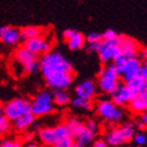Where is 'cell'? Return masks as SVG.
Returning <instances> with one entry per match:
<instances>
[{
  "mask_svg": "<svg viewBox=\"0 0 147 147\" xmlns=\"http://www.w3.org/2000/svg\"><path fill=\"white\" fill-rule=\"evenodd\" d=\"M20 30L13 26H1L0 27V41L7 46H16L21 41Z\"/></svg>",
  "mask_w": 147,
  "mask_h": 147,
  "instance_id": "obj_13",
  "label": "cell"
},
{
  "mask_svg": "<svg viewBox=\"0 0 147 147\" xmlns=\"http://www.w3.org/2000/svg\"><path fill=\"white\" fill-rule=\"evenodd\" d=\"M139 55L141 58V60H147V47H144L139 51Z\"/></svg>",
  "mask_w": 147,
  "mask_h": 147,
  "instance_id": "obj_33",
  "label": "cell"
},
{
  "mask_svg": "<svg viewBox=\"0 0 147 147\" xmlns=\"http://www.w3.org/2000/svg\"><path fill=\"white\" fill-rule=\"evenodd\" d=\"M107 146L108 145H107V142L105 140H98V141L93 142L92 146H90V147H107Z\"/></svg>",
  "mask_w": 147,
  "mask_h": 147,
  "instance_id": "obj_31",
  "label": "cell"
},
{
  "mask_svg": "<svg viewBox=\"0 0 147 147\" xmlns=\"http://www.w3.org/2000/svg\"><path fill=\"white\" fill-rule=\"evenodd\" d=\"M27 113H31V101L24 98H16L9 100L3 108V114L11 121Z\"/></svg>",
  "mask_w": 147,
  "mask_h": 147,
  "instance_id": "obj_10",
  "label": "cell"
},
{
  "mask_svg": "<svg viewBox=\"0 0 147 147\" xmlns=\"http://www.w3.org/2000/svg\"><path fill=\"white\" fill-rule=\"evenodd\" d=\"M20 33H21V38L26 41V40H30V39L42 35L44 30L38 27V26H26V27L20 30Z\"/></svg>",
  "mask_w": 147,
  "mask_h": 147,
  "instance_id": "obj_21",
  "label": "cell"
},
{
  "mask_svg": "<svg viewBox=\"0 0 147 147\" xmlns=\"http://www.w3.org/2000/svg\"><path fill=\"white\" fill-rule=\"evenodd\" d=\"M76 95L82 99L92 100L96 95V85L92 80H85L76 87Z\"/></svg>",
  "mask_w": 147,
  "mask_h": 147,
  "instance_id": "obj_17",
  "label": "cell"
},
{
  "mask_svg": "<svg viewBox=\"0 0 147 147\" xmlns=\"http://www.w3.org/2000/svg\"><path fill=\"white\" fill-rule=\"evenodd\" d=\"M3 108H4V105L0 102V114H3Z\"/></svg>",
  "mask_w": 147,
  "mask_h": 147,
  "instance_id": "obj_38",
  "label": "cell"
},
{
  "mask_svg": "<svg viewBox=\"0 0 147 147\" xmlns=\"http://www.w3.org/2000/svg\"><path fill=\"white\" fill-rule=\"evenodd\" d=\"M66 125L72 134V138L76 140L79 146L85 147L92 144L94 134L86 127V125L81 120H79L78 118H71L66 122Z\"/></svg>",
  "mask_w": 147,
  "mask_h": 147,
  "instance_id": "obj_7",
  "label": "cell"
},
{
  "mask_svg": "<svg viewBox=\"0 0 147 147\" xmlns=\"http://www.w3.org/2000/svg\"><path fill=\"white\" fill-rule=\"evenodd\" d=\"M25 147H40V146L36 144V142H34V141H28Z\"/></svg>",
  "mask_w": 147,
  "mask_h": 147,
  "instance_id": "obj_36",
  "label": "cell"
},
{
  "mask_svg": "<svg viewBox=\"0 0 147 147\" xmlns=\"http://www.w3.org/2000/svg\"><path fill=\"white\" fill-rule=\"evenodd\" d=\"M69 147H81V146H79V145H78V144H77V142H72V144H71V146H69Z\"/></svg>",
  "mask_w": 147,
  "mask_h": 147,
  "instance_id": "obj_37",
  "label": "cell"
},
{
  "mask_svg": "<svg viewBox=\"0 0 147 147\" xmlns=\"http://www.w3.org/2000/svg\"><path fill=\"white\" fill-rule=\"evenodd\" d=\"M141 114H142V117H141V120H140V121H141L142 124L147 127V111H145V112L141 113Z\"/></svg>",
  "mask_w": 147,
  "mask_h": 147,
  "instance_id": "obj_34",
  "label": "cell"
},
{
  "mask_svg": "<svg viewBox=\"0 0 147 147\" xmlns=\"http://www.w3.org/2000/svg\"><path fill=\"white\" fill-rule=\"evenodd\" d=\"M53 94V102L58 106H65L69 102L71 98H69V94L66 90H54V92L52 93Z\"/></svg>",
  "mask_w": 147,
  "mask_h": 147,
  "instance_id": "obj_22",
  "label": "cell"
},
{
  "mask_svg": "<svg viewBox=\"0 0 147 147\" xmlns=\"http://www.w3.org/2000/svg\"><path fill=\"white\" fill-rule=\"evenodd\" d=\"M133 139H134V142H136L138 146H144L147 142V137L144 133H134Z\"/></svg>",
  "mask_w": 147,
  "mask_h": 147,
  "instance_id": "obj_27",
  "label": "cell"
},
{
  "mask_svg": "<svg viewBox=\"0 0 147 147\" xmlns=\"http://www.w3.org/2000/svg\"><path fill=\"white\" fill-rule=\"evenodd\" d=\"M24 46L26 48H28V50L32 53H34L35 55H38V54L42 55V54L50 52L52 50V40L42 34L40 36H36V38L26 40Z\"/></svg>",
  "mask_w": 147,
  "mask_h": 147,
  "instance_id": "obj_12",
  "label": "cell"
},
{
  "mask_svg": "<svg viewBox=\"0 0 147 147\" xmlns=\"http://www.w3.org/2000/svg\"><path fill=\"white\" fill-rule=\"evenodd\" d=\"M14 63L24 73H35L40 69V60L25 46L19 47L14 53Z\"/></svg>",
  "mask_w": 147,
  "mask_h": 147,
  "instance_id": "obj_6",
  "label": "cell"
},
{
  "mask_svg": "<svg viewBox=\"0 0 147 147\" xmlns=\"http://www.w3.org/2000/svg\"><path fill=\"white\" fill-rule=\"evenodd\" d=\"M146 100H147V96H146Z\"/></svg>",
  "mask_w": 147,
  "mask_h": 147,
  "instance_id": "obj_39",
  "label": "cell"
},
{
  "mask_svg": "<svg viewBox=\"0 0 147 147\" xmlns=\"http://www.w3.org/2000/svg\"><path fill=\"white\" fill-rule=\"evenodd\" d=\"M63 35H64V39L67 41L68 47L73 51L80 50V48H82L85 46V44H86V38H85V35L78 31L66 30Z\"/></svg>",
  "mask_w": 147,
  "mask_h": 147,
  "instance_id": "obj_16",
  "label": "cell"
},
{
  "mask_svg": "<svg viewBox=\"0 0 147 147\" xmlns=\"http://www.w3.org/2000/svg\"><path fill=\"white\" fill-rule=\"evenodd\" d=\"M24 140H25L26 142L32 141V140H33V133H26L25 137H24Z\"/></svg>",
  "mask_w": 147,
  "mask_h": 147,
  "instance_id": "obj_35",
  "label": "cell"
},
{
  "mask_svg": "<svg viewBox=\"0 0 147 147\" xmlns=\"http://www.w3.org/2000/svg\"><path fill=\"white\" fill-rule=\"evenodd\" d=\"M112 95H113V99L112 100L118 106H125V105H128L129 104V101L137 95V93L134 92L128 86V85L125 82L124 85H119V87L117 88V91Z\"/></svg>",
  "mask_w": 147,
  "mask_h": 147,
  "instance_id": "obj_14",
  "label": "cell"
},
{
  "mask_svg": "<svg viewBox=\"0 0 147 147\" xmlns=\"http://www.w3.org/2000/svg\"><path fill=\"white\" fill-rule=\"evenodd\" d=\"M72 104L76 108L78 109H82V111H91L93 108V104L92 100H87V99H82V98L76 96L74 99L72 100Z\"/></svg>",
  "mask_w": 147,
  "mask_h": 147,
  "instance_id": "obj_23",
  "label": "cell"
},
{
  "mask_svg": "<svg viewBox=\"0 0 147 147\" xmlns=\"http://www.w3.org/2000/svg\"><path fill=\"white\" fill-rule=\"evenodd\" d=\"M136 133V128L132 122H126L120 126H115L111 128L106 134V142L107 145L119 146L125 142H128L133 139V136Z\"/></svg>",
  "mask_w": 147,
  "mask_h": 147,
  "instance_id": "obj_8",
  "label": "cell"
},
{
  "mask_svg": "<svg viewBox=\"0 0 147 147\" xmlns=\"http://www.w3.org/2000/svg\"><path fill=\"white\" fill-rule=\"evenodd\" d=\"M38 137L42 144L51 146L60 141H64L66 139H71L72 134L66 124H59L53 127H44L39 129Z\"/></svg>",
  "mask_w": 147,
  "mask_h": 147,
  "instance_id": "obj_5",
  "label": "cell"
},
{
  "mask_svg": "<svg viewBox=\"0 0 147 147\" xmlns=\"http://www.w3.org/2000/svg\"><path fill=\"white\" fill-rule=\"evenodd\" d=\"M101 40H102V35L96 32H92L86 36V42H88V44H98Z\"/></svg>",
  "mask_w": 147,
  "mask_h": 147,
  "instance_id": "obj_25",
  "label": "cell"
},
{
  "mask_svg": "<svg viewBox=\"0 0 147 147\" xmlns=\"http://www.w3.org/2000/svg\"><path fill=\"white\" fill-rule=\"evenodd\" d=\"M96 113L108 122H119L124 118V111L113 100H100L96 104Z\"/></svg>",
  "mask_w": 147,
  "mask_h": 147,
  "instance_id": "obj_11",
  "label": "cell"
},
{
  "mask_svg": "<svg viewBox=\"0 0 147 147\" xmlns=\"http://www.w3.org/2000/svg\"><path fill=\"white\" fill-rule=\"evenodd\" d=\"M119 47L122 54L127 57H138L140 47L136 39L131 38V36H119Z\"/></svg>",
  "mask_w": 147,
  "mask_h": 147,
  "instance_id": "obj_15",
  "label": "cell"
},
{
  "mask_svg": "<svg viewBox=\"0 0 147 147\" xmlns=\"http://www.w3.org/2000/svg\"><path fill=\"white\" fill-rule=\"evenodd\" d=\"M129 109L134 113H144L145 111H147V100L146 96L141 95V94H137L133 99L129 101L128 104Z\"/></svg>",
  "mask_w": 147,
  "mask_h": 147,
  "instance_id": "obj_19",
  "label": "cell"
},
{
  "mask_svg": "<svg viewBox=\"0 0 147 147\" xmlns=\"http://www.w3.org/2000/svg\"><path fill=\"white\" fill-rule=\"evenodd\" d=\"M88 50L90 52H96L104 64H109L121 54L119 47V35L112 40L102 39L98 44H88Z\"/></svg>",
  "mask_w": 147,
  "mask_h": 147,
  "instance_id": "obj_3",
  "label": "cell"
},
{
  "mask_svg": "<svg viewBox=\"0 0 147 147\" xmlns=\"http://www.w3.org/2000/svg\"><path fill=\"white\" fill-rule=\"evenodd\" d=\"M140 74H141L144 78L147 79V60L144 61V64H142V66H141V73H140Z\"/></svg>",
  "mask_w": 147,
  "mask_h": 147,
  "instance_id": "obj_32",
  "label": "cell"
},
{
  "mask_svg": "<svg viewBox=\"0 0 147 147\" xmlns=\"http://www.w3.org/2000/svg\"><path fill=\"white\" fill-rule=\"evenodd\" d=\"M54 109L53 94L48 91H41L33 98L31 102V113L34 117H45Z\"/></svg>",
  "mask_w": 147,
  "mask_h": 147,
  "instance_id": "obj_9",
  "label": "cell"
},
{
  "mask_svg": "<svg viewBox=\"0 0 147 147\" xmlns=\"http://www.w3.org/2000/svg\"><path fill=\"white\" fill-rule=\"evenodd\" d=\"M0 147H22L21 142L16 139H5L0 144Z\"/></svg>",
  "mask_w": 147,
  "mask_h": 147,
  "instance_id": "obj_26",
  "label": "cell"
},
{
  "mask_svg": "<svg viewBox=\"0 0 147 147\" xmlns=\"http://www.w3.org/2000/svg\"><path fill=\"white\" fill-rule=\"evenodd\" d=\"M113 65L117 67L120 78L127 82L128 80L140 76L142 63L138 57H127L121 53L114 59Z\"/></svg>",
  "mask_w": 147,
  "mask_h": 147,
  "instance_id": "obj_2",
  "label": "cell"
},
{
  "mask_svg": "<svg viewBox=\"0 0 147 147\" xmlns=\"http://www.w3.org/2000/svg\"><path fill=\"white\" fill-rule=\"evenodd\" d=\"M9 120L4 115V114H0V133L5 134L9 131Z\"/></svg>",
  "mask_w": 147,
  "mask_h": 147,
  "instance_id": "obj_24",
  "label": "cell"
},
{
  "mask_svg": "<svg viewBox=\"0 0 147 147\" xmlns=\"http://www.w3.org/2000/svg\"><path fill=\"white\" fill-rule=\"evenodd\" d=\"M102 39L104 40H112V39H115L117 38V32H114L113 30H106L102 34Z\"/></svg>",
  "mask_w": 147,
  "mask_h": 147,
  "instance_id": "obj_29",
  "label": "cell"
},
{
  "mask_svg": "<svg viewBox=\"0 0 147 147\" xmlns=\"http://www.w3.org/2000/svg\"><path fill=\"white\" fill-rule=\"evenodd\" d=\"M72 142H73V138L66 139V140H64V141H60V142L54 144V145H51L50 147H69Z\"/></svg>",
  "mask_w": 147,
  "mask_h": 147,
  "instance_id": "obj_30",
  "label": "cell"
},
{
  "mask_svg": "<svg viewBox=\"0 0 147 147\" xmlns=\"http://www.w3.org/2000/svg\"><path fill=\"white\" fill-rule=\"evenodd\" d=\"M85 125H86V127L94 134V136H95V134H96V132L98 131H99V126H98V124H96V121L95 120H93V119H91V120H88L87 122H86V124H85Z\"/></svg>",
  "mask_w": 147,
  "mask_h": 147,
  "instance_id": "obj_28",
  "label": "cell"
},
{
  "mask_svg": "<svg viewBox=\"0 0 147 147\" xmlns=\"http://www.w3.org/2000/svg\"><path fill=\"white\" fill-rule=\"evenodd\" d=\"M128 86L136 92L137 94H144L145 92V88H146V78H144L141 74L133 78L131 80H128L126 82Z\"/></svg>",
  "mask_w": 147,
  "mask_h": 147,
  "instance_id": "obj_20",
  "label": "cell"
},
{
  "mask_svg": "<svg viewBox=\"0 0 147 147\" xmlns=\"http://www.w3.org/2000/svg\"><path fill=\"white\" fill-rule=\"evenodd\" d=\"M40 71L48 87L53 90H66L69 87L74 74L71 61L60 52L50 51L42 54L40 60Z\"/></svg>",
  "mask_w": 147,
  "mask_h": 147,
  "instance_id": "obj_1",
  "label": "cell"
},
{
  "mask_svg": "<svg viewBox=\"0 0 147 147\" xmlns=\"http://www.w3.org/2000/svg\"><path fill=\"white\" fill-rule=\"evenodd\" d=\"M34 119H35V117L32 113L24 114V115L19 117L18 119L13 120V126L18 132H25L34 124Z\"/></svg>",
  "mask_w": 147,
  "mask_h": 147,
  "instance_id": "obj_18",
  "label": "cell"
},
{
  "mask_svg": "<svg viewBox=\"0 0 147 147\" xmlns=\"http://www.w3.org/2000/svg\"><path fill=\"white\" fill-rule=\"evenodd\" d=\"M120 85V76L117 67L111 64L105 66L98 76V87L101 92L113 94Z\"/></svg>",
  "mask_w": 147,
  "mask_h": 147,
  "instance_id": "obj_4",
  "label": "cell"
}]
</instances>
